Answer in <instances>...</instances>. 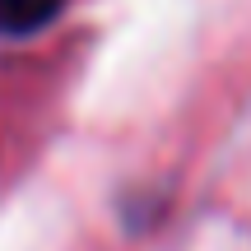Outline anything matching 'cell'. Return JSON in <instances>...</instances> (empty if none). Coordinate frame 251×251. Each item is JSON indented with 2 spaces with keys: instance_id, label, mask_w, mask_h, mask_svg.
Segmentation results:
<instances>
[{
  "instance_id": "obj_1",
  "label": "cell",
  "mask_w": 251,
  "mask_h": 251,
  "mask_svg": "<svg viewBox=\"0 0 251 251\" xmlns=\"http://www.w3.org/2000/svg\"><path fill=\"white\" fill-rule=\"evenodd\" d=\"M65 0H0V33H37L61 14Z\"/></svg>"
}]
</instances>
